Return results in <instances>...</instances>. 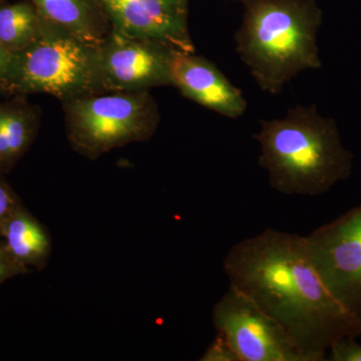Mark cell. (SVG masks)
<instances>
[{
	"label": "cell",
	"instance_id": "obj_15",
	"mask_svg": "<svg viewBox=\"0 0 361 361\" xmlns=\"http://www.w3.org/2000/svg\"><path fill=\"white\" fill-rule=\"evenodd\" d=\"M329 361H361V344L355 337H341L329 346Z\"/></svg>",
	"mask_w": 361,
	"mask_h": 361
},
{
	"label": "cell",
	"instance_id": "obj_12",
	"mask_svg": "<svg viewBox=\"0 0 361 361\" xmlns=\"http://www.w3.org/2000/svg\"><path fill=\"white\" fill-rule=\"evenodd\" d=\"M0 239L16 262L30 270L47 267L52 250L51 234L23 204L4 223Z\"/></svg>",
	"mask_w": 361,
	"mask_h": 361
},
{
	"label": "cell",
	"instance_id": "obj_9",
	"mask_svg": "<svg viewBox=\"0 0 361 361\" xmlns=\"http://www.w3.org/2000/svg\"><path fill=\"white\" fill-rule=\"evenodd\" d=\"M118 32L195 52L188 28V0H97Z\"/></svg>",
	"mask_w": 361,
	"mask_h": 361
},
{
	"label": "cell",
	"instance_id": "obj_18",
	"mask_svg": "<svg viewBox=\"0 0 361 361\" xmlns=\"http://www.w3.org/2000/svg\"><path fill=\"white\" fill-rule=\"evenodd\" d=\"M30 270L16 262L6 251L4 242L0 239V285L8 279L20 275L28 274Z\"/></svg>",
	"mask_w": 361,
	"mask_h": 361
},
{
	"label": "cell",
	"instance_id": "obj_2",
	"mask_svg": "<svg viewBox=\"0 0 361 361\" xmlns=\"http://www.w3.org/2000/svg\"><path fill=\"white\" fill-rule=\"evenodd\" d=\"M260 125L253 135L261 147L259 166L278 193L319 196L350 176L353 156L342 145L336 123L315 106L297 104L284 118Z\"/></svg>",
	"mask_w": 361,
	"mask_h": 361
},
{
	"label": "cell",
	"instance_id": "obj_7",
	"mask_svg": "<svg viewBox=\"0 0 361 361\" xmlns=\"http://www.w3.org/2000/svg\"><path fill=\"white\" fill-rule=\"evenodd\" d=\"M213 324L240 361H308L288 332L232 285L214 306Z\"/></svg>",
	"mask_w": 361,
	"mask_h": 361
},
{
	"label": "cell",
	"instance_id": "obj_8",
	"mask_svg": "<svg viewBox=\"0 0 361 361\" xmlns=\"http://www.w3.org/2000/svg\"><path fill=\"white\" fill-rule=\"evenodd\" d=\"M176 51L163 42L130 37L111 28L97 47L99 92H149L152 87L173 85Z\"/></svg>",
	"mask_w": 361,
	"mask_h": 361
},
{
	"label": "cell",
	"instance_id": "obj_1",
	"mask_svg": "<svg viewBox=\"0 0 361 361\" xmlns=\"http://www.w3.org/2000/svg\"><path fill=\"white\" fill-rule=\"evenodd\" d=\"M223 268L230 285L276 320L308 361L326 360L336 339L361 336V318L323 284L300 235L264 230L233 246Z\"/></svg>",
	"mask_w": 361,
	"mask_h": 361
},
{
	"label": "cell",
	"instance_id": "obj_16",
	"mask_svg": "<svg viewBox=\"0 0 361 361\" xmlns=\"http://www.w3.org/2000/svg\"><path fill=\"white\" fill-rule=\"evenodd\" d=\"M201 361H240L224 334L217 331L212 343L201 356Z\"/></svg>",
	"mask_w": 361,
	"mask_h": 361
},
{
	"label": "cell",
	"instance_id": "obj_11",
	"mask_svg": "<svg viewBox=\"0 0 361 361\" xmlns=\"http://www.w3.org/2000/svg\"><path fill=\"white\" fill-rule=\"evenodd\" d=\"M42 18L85 44L99 47L111 32L97 0H28Z\"/></svg>",
	"mask_w": 361,
	"mask_h": 361
},
{
	"label": "cell",
	"instance_id": "obj_14",
	"mask_svg": "<svg viewBox=\"0 0 361 361\" xmlns=\"http://www.w3.org/2000/svg\"><path fill=\"white\" fill-rule=\"evenodd\" d=\"M45 25L30 1L0 6V44L9 54L23 51L39 37Z\"/></svg>",
	"mask_w": 361,
	"mask_h": 361
},
{
	"label": "cell",
	"instance_id": "obj_4",
	"mask_svg": "<svg viewBox=\"0 0 361 361\" xmlns=\"http://www.w3.org/2000/svg\"><path fill=\"white\" fill-rule=\"evenodd\" d=\"M97 47L47 20L35 42L11 54L0 90L13 94H51L63 102L97 94Z\"/></svg>",
	"mask_w": 361,
	"mask_h": 361
},
{
	"label": "cell",
	"instance_id": "obj_10",
	"mask_svg": "<svg viewBox=\"0 0 361 361\" xmlns=\"http://www.w3.org/2000/svg\"><path fill=\"white\" fill-rule=\"evenodd\" d=\"M172 80L183 96L209 110L230 118L245 114L247 102L241 90L213 63L194 52L175 51Z\"/></svg>",
	"mask_w": 361,
	"mask_h": 361
},
{
	"label": "cell",
	"instance_id": "obj_5",
	"mask_svg": "<svg viewBox=\"0 0 361 361\" xmlns=\"http://www.w3.org/2000/svg\"><path fill=\"white\" fill-rule=\"evenodd\" d=\"M63 103L71 147L92 160L111 149L148 141L161 121L149 92H97Z\"/></svg>",
	"mask_w": 361,
	"mask_h": 361
},
{
	"label": "cell",
	"instance_id": "obj_17",
	"mask_svg": "<svg viewBox=\"0 0 361 361\" xmlns=\"http://www.w3.org/2000/svg\"><path fill=\"white\" fill-rule=\"evenodd\" d=\"M21 204L23 202L18 195L0 174V235L4 223Z\"/></svg>",
	"mask_w": 361,
	"mask_h": 361
},
{
	"label": "cell",
	"instance_id": "obj_3",
	"mask_svg": "<svg viewBox=\"0 0 361 361\" xmlns=\"http://www.w3.org/2000/svg\"><path fill=\"white\" fill-rule=\"evenodd\" d=\"M237 54L262 92L277 94L299 73L322 68L314 0H242Z\"/></svg>",
	"mask_w": 361,
	"mask_h": 361
},
{
	"label": "cell",
	"instance_id": "obj_6",
	"mask_svg": "<svg viewBox=\"0 0 361 361\" xmlns=\"http://www.w3.org/2000/svg\"><path fill=\"white\" fill-rule=\"evenodd\" d=\"M308 257L331 295L361 318V204L304 237Z\"/></svg>",
	"mask_w": 361,
	"mask_h": 361
},
{
	"label": "cell",
	"instance_id": "obj_19",
	"mask_svg": "<svg viewBox=\"0 0 361 361\" xmlns=\"http://www.w3.org/2000/svg\"><path fill=\"white\" fill-rule=\"evenodd\" d=\"M9 56L11 54L0 44V82H1L2 75H4L7 63H8Z\"/></svg>",
	"mask_w": 361,
	"mask_h": 361
},
{
	"label": "cell",
	"instance_id": "obj_13",
	"mask_svg": "<svg viewBox=\"0 0 361 361\" xmlns=\"http://www.w3.org/2000/svg\"><path fill=\"white\" fill-rule=\"evenodd\" d=\"M39 128V111L25 99L0 104V174L13 170L32 146Z\"/></svg>",
	"mask_w": 361,
	"mask_h": 361
}]
</instances>
